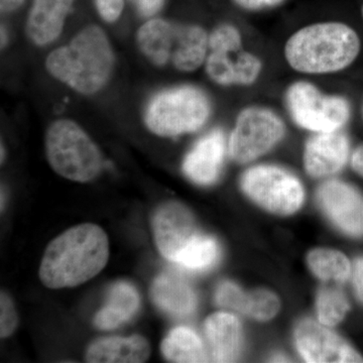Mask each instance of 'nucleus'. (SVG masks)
<instances>
[{
	"instance_id": "obj_14",
	"label": "nucleus",
	"mask_w": 363,
	"mask_h": 363,
	"mask_svg": "<svg viewBox=\"0 0 363 363\" xmlns=\"http://www.w3.org/2000/svg\"><path fill=\"white\" fill-rule=\"evenodd\" d=\"M350 155L347 136L339 130L316 133L306 145V171L316 178L338 173L345 166Z\"/></svg>"
},
{
	"instance_id": "obj_22",
	"label": "nucleus",
	"mask_w": 363,
	"mask_h": 363,
	"mask_svg": "<svg viewBox=\"0 0 363 363\" xmlns=\"http://www.w3.org/2000/svg\"><path fill=\"white\" fill-rule=\"evenodd\" d=\"M307 262L313 274L322 281L344 283L350 278V262L337 250L318 248L309 253Z\"/></svg>"
},
{
	"instance_id": "obj_7",
	"label": "nucleus",
	"mask_w": 363,
	"mask_h": 363,
	"mask_svg": "<svg viewBox=\"0 0 363 363\" xmlns=\"http://www.w3.org/2000/svg\"><path fill=\"white\" fill-rule=\"evenodd\" d=\"M208 48L206 72L217 84L247 86L259 77L262 62L243 50L241 35L235 26L228 23L217 26L209 35Z\"/></svg>"
},
{
	"instance_id": "obj_15",
	"label": "nucleus",
	"mask_w": 363,
	"mask_h": 363,
	"mask_svg": "<svg viewBox=\"0 0 363 363\" xmlns=\"http://www.w3.org/2000/svg\"><path fill=\"white\" fill-rule=\"evenodd\" d=\"M225 150V135L223 131H210L198 140L184 159V174L198 185H211L220 175Z\"/></svg>"
},
{
	"instance_id": "obj_12",
	"label": "nucleus",
	"mask_w": 363,
	"mask_h": 363,
	"mask_svg": "<svg viewBox=\"0 0 363 363\" xmlns=\"http://www.w3.org/2000/svg\"><path fill=\"white\" fill-rule=\"evenodd\" d=\"M295 339L301 357L307 362H363L350 344L312 320H304L298 325Z\"/></svg>"
},
{
	"instance_id": "obj_35",
	"label": "nucleus",
	"mask_w": 363,
	"mask_h": 363,
	"mask_svg": "<svg viewBox=\"0 0 363 363\" xmlns=\"http://www.w3.org/2000/svg\"><path fill=\"white\" fill-rule=\"evenodd\" d=\"M362 18H363V6H362Z\"/></svg>"
},
{
	"instance_id": "obj_6",
	"label": "nucleus",
	"mask_w": 363,
	"mask_h": 363,
	"mask_svg": "<svg viewBox=\"0 0 363 363\" xmlns=\"http://www.w3.org/2000/svg\"><path fill=\"white\" fill-rule=\"evenodd\" d=\"M211 113V104L202 90L180 86L164 90L150 100L145 121L149 130L160 136H178L195 133Z\"/></svg>"
},
{
	"instance_id": "obj_27",
	"label": "nucleus",
	"mask_w": 363,
	"mask_h": 363,
	"mask_svg": "<svg viewBox=\"0 0 363 363\" xmlns=\"http://www.w3.org/2000/svg\"><path fill=\"white\" fill-rule=\"evenodd\" d=\"M18 326V315L13 298L2 291L0 295V337L13 335Z\"/></svg>"
},
{
	"instance_id": "obj_25",
	"label": "nucleus",
	"mask_w": 363,
	"mask_h": 363,
	"mask_svg": "<svg viewBox=\"0 0 363 363\" xmlns=\"http://www.w3.org/2000/svg\"><path fill=\"white\" fill-rule=\"evenodd\" d=\"M279 298L274 293L267 290H257L247 293L243 314L267 321L276 316L279 310Z\"/></svg>"
},
{
	"instance_id": "obj_33",
	"label": "nucleus",
	"mask_w": 363,
	"mask_h": 363,
	"mask_svg": "<svg viewBox=\"0 0 363 363\" xmlns=\"http://www.w3.org/2000/svg\"><path fill=\"white\" fill-rule=\"evenodd\" d=\"M25 0H0V9L2 13H11L16 11Z\"/></svg>"
},
{
	"instance_id": "obj_17",
	"label": "nucleus",
	"mask_w": 363,
	"mask_h": 363,
	"mask_svg": "<svg viewBox=\"0 0 363 363\" xmlns=\"http://www.w3.org/2000/svg\"><path fill=\"white\" fill-rule=\"evenodd\" d=\"M150 355V345L142 335L104 337L93 341L86 351L90 363H142Z\"/></svg>"
},
{
	"instance_id": "obj_28",
	"label": "nucleus",
	"mask_w": 363,
	"mask_h": 363,
	"mask_svg": "<svg viewBox=\"0 0 363 363\" xmlns=\"http://www.w3.org/2000/svg\"><path fill=\"white\" fill-rule=\"evenodd\" d=\"M100 16L105 21L113 23L121 16L123 11V0H95Z\"/></svg>"
},
{
	"instance_id": "obj_13",
	"label": "nucleus",
	"mask_w": 363,
	"mask_h": 363,
	"mask_svg": "<svg viewBox=\"0 0 363 363\" xmlns=\"http://www.w3.org/2000/svg\"><path fill=\"white\" fill-rule=\"evenodd\" d=\"M318 202L340 230L353 238L363 236V197L340 181H329L318 190Z\"/></svg>"
},
{
	"instance_id": "obj_18",
	"label": "nucleus",
	"mask_w": 363,
	"mask_h": 363,
	"mask_svg": "<svg viewBox=\"0 0 363 363\" xmlns=\"http://www.w3.org/2000/svg\"><path fill=\"white\" fill-rule=\"evenodd\" d=\"M205 335L211 359L215 362H235L241 346V325L230 313H215L205 322Z\"/></svg>"
},
{
	"instance_id": "obj_26",
	"label": "nucleus",
	"mask_w": 363,
	"mask_h": 363,
	"mask_svg": "<svg viewBox=\"0 0 363 363\" xmlns=\"http://www.w3.org/2000/svg\"><path fill=\"white\" fill-rule=\"evenodd\" d=\"M247 293L243 292L240 286L230 281H224L217 288L215 301L217 305L225 309L235 310L242 313L245 310Z\"/></svg>"
},
{
	"instance_id": "obj_21",
	"label": "nucleus",
	"mask_w": 363,
	"mask_h": 363,
	"mask_svg": "<svg viewBox=\"0 0 363 363\" xmlns=\"http://www.w3.org/2000/svg\"><path fill=\"white\" fill-rule=\"evenodd\" d=\"M162 355L169 362H209L201 338L191 328L179 326L173 329L161 344Z\"/></svg>"
},
{
	"instance_id": "obj_2",
	"label": "nucleus",
	"mask_w": 363,
	"mask_h": 363,
	"mask_svg": "<svg viewBox=\"0 0 363 363\" xmlns=\"http://www.w3.org/2000/svg\"><path fill=\"white\" fill-rule=\"evenodd\" d=\"M114 52L106 35L99 26L83 28L70 44L55 50L48 56V72L85 95L94 94L108 82L114 68Z\"/></svg>"
},
{
	"instance_id": "obj_30",
	"label": "nucleus",
	"mask_w": 363,
	"mask_h": 363,
	"mask_svg": "<svg viewBox=\"0 0 363 363\" xmlns=\"http://www.w3.org/2000/svg\"><path fill=\"white\" fill-rule=\"evenodd\" d=\"M233 1L238 6L247 11H260V9L278 6L285 0H233Z\"/></svg>"
},
{
	"instance_id": "obj_5",
	"label": "nucleus",
	"mask_w": 363,
	"mask_h": 363,
	"mask_svg": "<svg viewBox=\"0 0 363 363\" xmlns=\"http://www.w3.org/2000/svg\"><path fill=\"white\" fill-rule=\"evenodd\" d=\"M45 155L52 169L67 180L88 183L95 180L104 168L97 145L77 123L60 119L48 128Z\"/></svg>"
},
{
	"instance_id": "obj_32",
	"label": "nucleus",
	"mask_w": 363,
	"mask_h": 363,
	"mask_svg": "<svg viewBox=\"0 0 363 363\" xmlns=\"http://www.w3.org/2000/svg\"><path fill=\"white\" fill-rule=\"evenodd\" d=\"M352 169L363 178V145L358 147L351 157Z\"/></svg>"
},
{
	"instance_id": "obj_19",
	"label": "nucleus",
	"mask_w": 363,
	"mask_h": 363,
	"mask_svg": "<svg viewBox=\"0 0 363 363\" xmlns=\"http://www.w3.org/2000/svg\"><path fill=\"white\" fill-rule=\"evenodd\" d=\"M150 296L160 309L172 316H189L197 307L194 290L185 279L172 272H164L155 279Z\"/></svg>"
},
{
	"instance_id": "obj_4",
	"label": "nucleus",
	"mask_w": 363,
	"mask_h": 363,
	"mask_svg": "<svg viewBox=\"0 0 363 363\" xmlns=\"http://www.w3.org/2000/svg\"><path fill=\"white\" fill-rule=\"evenodd\" d=\"M138 45L154 65L172 64L178 70L192 72L207 57L209 35L199 26L177 25L154 18L140 26Z\"/></svg>"
},
{
	"instance_id": "obj_11",
	"label": "nucleus",
	"mask_w": 363,
	"mask_h": 363,
	"mask_svg": "<svg viewBox=\"0 0 363 363\" xmlns=\"http://www.w3.org/2000/svg\"><path fill=\"white\" fill-rule=\"evenodd\" d=\"M152 228L157 250L171 262H175L177 257L201 234L192 212L176 201L164 203L155 210Z\"/></svg>"
},
{
	"instance_id": "obj_3",
	"label": "nucleus",
	"mask_w": 363,
	"mask_h": 363,
	"mask_svg": "<svg viewBox=\"0 0 363 363\" xmlns=\"http://www.w3.org/2000/svg\"><path fill=\"white\" fill-rule=\"evenodd\" d=\"M359 37L342 23H319L294 33L285 45V57L294 70L330 74L344 70L359 55Z\"/></svg>"
},
{
	"instance_id": "obj_31",
	"label": "nucleus",
	"mask_w": 363,
	"mask_h": 363,
	"mask_svg": "<svg viewBox=\"0 0 363 363\" xmlns=\"http://www.w3.org/2000/svg\"><path fill=\"white\" fill-rule=\"evenodd\" d=\"M352 281L357 297L363 303V257L355 260L353 264Z\"/></svg>"
},
{
	"instance_id": "obj_1",
	"label": "nucleus",
	"mask_w": 363,
	"mask_h": 363,
	"mask_svg": "<svg viewBox=\"0 0 363 363\" xmlns=\"http://www.w3.org/2000/svg\"><path fill=\"white\" fill-rule=\"evenodd\" d=\"M109 259V241L101 227L79 224L57 236L45 248L39 269L43 285L74 288L100 274Z\"/></svg>"
},
{
	"instance_id": "obj_23",
	"label": "nucleus",
	"mask_w": 363,
	"mask_h": 363,
	"mask_svg": "<svg viewBox=\"0 0 363 363\" xmlns=\"http://www.w3.org/2000/svg\"><path fill=\"white\" fill-rule=\"evenodd\" d=\"M219 253L216 240L201 233L177 257L174 264L189 271L202 272L214 266Z\"/></svg>"
},
{
	"instance_id": "obj_34",
	"label": "nucleus",
	"mask_w": 363,
	"mask_h": 363,
	"mask_svg": "<svg viewBox=\"0 0 363 363\" xmlns=\"http://www.w3.org/2000/svg\"><path fill=\"white\" fill-rule=\"evenodd\" d=\"M7 35L6 30H4V28H1V45L4 47V45L6 44Z\"/></svg>"
},
{
	"instance_id": "obj_20",
	"label": "nucleus",
	"mask_w": 363,
	"mask_h": 363,
	"mask_svg": "<svg viewBox=\"0 0 363 363\" xmlns=\"http://www.w3.org/2000/svg\"><path fill=\"white\" fill-rule=\"evenodd\" d=\"M140 306V297L135 286L119 281L111 286L106 305L95 315V326L101 330L118 328L133 317Z\"/></svg>"
},
{
	"instance_id": "obj_9",
	"label": "nucleus",
	"mask_w": 363,
	"mask_h": 363,
	"mask_svg": "<svg viewBox=\"0 0 363 363\" xmlns=\"http://www.w3.org/2000/svg\"><path fill=\"white\" fill-rule=\"evenodd\" d=\"M241 188L250 199L272 213H295L304 202L301 182L279 167L257 166L247 169L241 178Z\"/></svg>"
},
{
	"instance_id": "obj_24",
	"label": "nucleus",
	"mask_w": 363,
	"mask_h": 363,
	"mask_svg": "<svg viewBox=\"0 0 363 363\" xmlns=\"http://www.w3.org/2000/svg\"><path fill=\"white\" fill-rule=\"evenodd\" d=\"M350 310L347 298L337 289L323 288L317 298V315L320 323L335 326L345 317Z\"/></svg>"
},
{
	"instance_id": "obj_10",
	"label": "nucleus",
	"mask_w": 363,
	"mask_h": 363,
	"mask_svg": "<svg viewBox=\"0 0 363 363\" xmlns=\"http://www.w3.org/2000/svg\"><path fill=\"white\" fill-rule=\"evenodd\" d=\"M285 125L274 112L250 107L240 112L229 140V155L245 164L266 154L283 138Z\"/></svg>"
},
{
	"instance_id": "obj_8",
	"label": "nucleus",
	"mask_w": 363,
	"mask_h": 363,
	"mask_svg": "<svg viewBox=\"0 0 363 363\" xmlns=\"http://www.w3.org/2000/svg\"><path fill=\"white\" fill-rule=\"evenodd\" d=\"M286 100L293 121L314 133L339 130L350 117V105L345 98L324 94L303 81L289 87Z\"/></svg>"
},
{
	"instance_id": "obj_16",
	"label": "nucleus",
	"mask_w": 363,
	"mask_h": 363,
	"mask_svg": "<svg viewBox=\"0 0 363 363\" xmlns=\"http://www.w3.org/2000/svg\"><path fill=\"white\" fill-rule=\"evenodd\" d=\"M74 0H33L28 13L26 33L38 45H47L58 39Z\"/></svg>"
},
{
	"instance_id": "obj_29",
	"label": "nucleus",
	"mask_w": 363,
	"mask_h": 363,
	"mask_svg": "<svg viewBox=\"0 0 363 363\" xmlns=\"http://www.w3.org/2000/svg\"><path fill=\"white\" fill-rule=\"evenodd\" d=\"M135 4L136 11L145 18L155 16L162 9L164 0H130Z\"/></svg>"
}]
</instances>
